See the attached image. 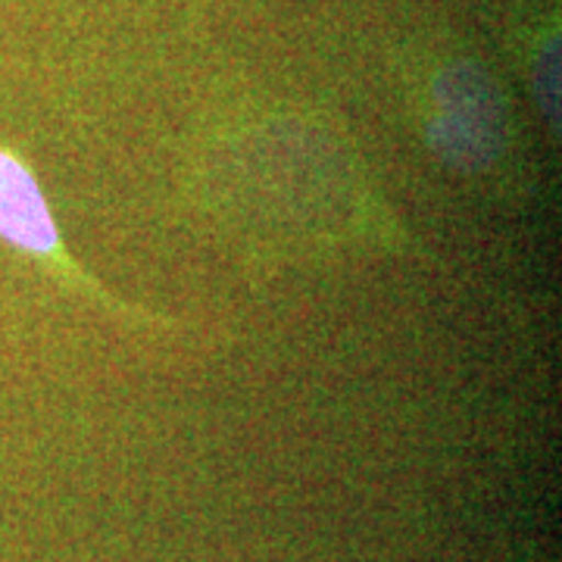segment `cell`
<instances>
[{"mask_svg":"<svg viewBox=\"0 0 562 562\" xmlns=\"http://www.w3.org/2000/svg\"><path fill=\"white\" fill-rule=\"evenodd\" d=\"M422 135L447 166L469 179H501L513 162L509 110L475 63L453 60L435 72L422 98Z\"/></svg>","mask_w":562,"mask_h":562,"instance_id":"6da1fadb","label":"cell"},{"mask_svg":"<svg viewBox=\"0 0 562 562\" xmlns=\"http://www.w3.org/2000/svg\"><path fill=\"white\" fill-rule=\"evenodd\" d=\"M0 241L38 262L57 284L79 291L81 297L103 303L106 310L120 313L125 319L154 322V316H140V310L106 294L88 272H81L79 262L63 247L60 228L54 222L50 203L44 201L38 179L32 176L29 162L20 160L7 147H0Z\"/></svg>","mask_w":562,"mask_h":562,"instance_id":"7a4b0ae2","label":"cell"}]
</instances>
